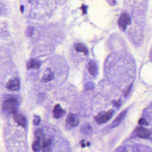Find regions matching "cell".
<instances>
[{
    "label": "cell",
    "instance_id": "4316f807",
    "mask_svg": "<svg viewBox=\"0 0 152 152\" xmlns=\"http://www.w3.org/2000/svg\"></svg>",
    "mask_w": 152,
    "mask_h": 152
},
{
    "label": "cell",
    "instance_id": "484cf974",
    "mask_svg": "<svg viewBox=\"0 0 152 152\" xmlns=\"http://www.w3.org/2000/svg\"><path fill=\"white\" fill-rule=\"evenodd\" d=\"M86 146V145L84 144V143H81V147L82 148H84Z\"/></svg>",
    "mask_w": 152,
    "mask_h": 152
},
{
    "label": "cell",
    "instance_id": "9c48e42d",
    "mask_svg": "<svg viewBox=\"0 0 152 152\" xmlns=\"http://www.w3.org/2000/svg\"><path fill=\"white\" fill-rule=\"evenodd\" d=\"M20 87V82L18 79H14L10 80L7 84L8 89L11 91H16L18 90Z\"/></svg>",
    "mask_w": 152,
    "mask_h": 152
},
{
    "label": "cell",
    "instance_id": "2e32d148",
    "mask_svg": "<svg viewBox=\"0 0 152 152\" xmlns=\"http://www.w3.org/2000/svg\"><path fill=\"white\" fill-rule=\"evenodd\" d=\"M45 133L42 129H39L36 130L35 132V138L43 142L45 139Z\"/></svg>",
    "mask_w": 152,
    "mask_h": 152
},
{
    "label": "cell",
    "instance_id": "ac0fdd59",
    "mask_svg": "<svg viewBox=\"0 0 152 152\" xmlns=\"http://www.w3.org/2000/svg\"><path fill=\"white\" fill-rule=\"evenodd\" d=\"M41 118L39 115H35L33 117V123L35 125H38L40 123Z\"/></svg>",
    "mask_w": 152,
    "mask_h": 152
},
{
    "label": "cell",
    "instance_id": "44dd1931",
    "mask_svg": "<svg viewBox=\"0 0 152 152\" xmlns=\"http://www.w3.org/2000/svg\"><path fill=\"white\" fill-rule=\"evenodd\" d=\"M33 32V28L32 27H29L26 30V34L28 37H31L32 35Z\"/></svg>",
    "mask_w": 152,
    "mask_h": 152
},
{
    "label": "cell",
    "instance_id": "3957f363",
    "mask_svg": "<svg viewBox=\"0 0 152 152\" xmlns=\"http://www.w3.org/2000/svg\"><path fill=\"white\" fill-rule=\"evenodd\" d=\"M79 123V116L74 113H69L66 121V128L67 129H71L77 126Z\"/></svg>",
    "mask_w": 152,
    "mask_h": 152
},
{
    "label": "cell",
    "instance_id": "8fae6325",
    "mask_svg": "<svg viewBox=\"0 0 152 152\" xmlns=\"http://www.w3.org/2000/svg\"><path fill=\"white\" fill-rule=\"evenodd\" d=\"M88 70L91 74L96 76L98 73V68L96 64L94 61H91L89 63Z\"/></svg>",
    "mask_w": 152,
    "mask_h": 152
},
{
    "label": "cell",
    "instance_id": "8992f818",
    "mask_svg": "<svg viewBox=\"0 0 152 152\" xmlns=\"http://www.w3.org/2000/svg\"><path fill=\"white\" fill-rule=\"evenodd\" d=\"M127 112L128 111L127 110L122 111L114 120L112 124V127L115 128V127H117V126H119L125 118V116L127 114Z\"/></svg>",
    "mask_w": 152,
    "mask_h": 152
},
{
    "label": "cell",
    "instance_id": "5b68a950",
    "mask_svg": "<svg viewBox=\"0 0 152 152\" xmlns=\"http://www.w3.org/2000/svg\"><path fill=\"white\" fill-rule=\"evenodd\" d=\"M131 21V20L129 16L127 14H124L119 18L118 20V24L123 30H125L126 29V26L130 24Z\"/></svg>",
    "mask_w": 152,
    "mask_h": 152
},
{
    "label": "cell",
    "instance_id": "cb8c5ba5",
    "mask_svg": "<svg viewBox=\"0 0 152 152\" xmlns=\"http://www.w3.org/2000/svg\"><path fill=\"white\" fill-rule=\"evenodd\" d=\"M81 9H82V10H83V14H86V13H87V7L84 6V5H83Z\"/></svg>",
    "mask_w": 152,
    "mask_h": 152
},
{
    "label": "cell",
    "instance_id": "ffe728a7",
    "mask_svg": "<svg viewBox=\"0 0 152 152\" xmlns=\"http://www.w3.org/2000/svg\"><path fill=\"white\" fill-rule=\"evenodd\" d=\"M95 84L92 82L88 83L85 85V88L86 90H92L94 89Z\"/></svg>",
    "mask_w": 152,
    "mask_h": 152
},
{
    "label": "cell",
    "instance_id": "7c38bea8",
    "mask_svg": "<svg viewBox=\"0 0 152 152\" xmlns=\"http://www.w3.org/2000/svg\"><path fill=\"white\" fill-rule=\"evenodd\" d=\"M81 131L84 135H90L92 133L93 129L89 124L85 123L82 126Z\"/></svg>",
    "mask_w": 152,
    "mask_h": 152
},
{
    "label": "cell",
    "instance_id": "d6986e66",
    "mask_svg": "<svg viewBox=\"0 0 152 152\" xmlns=\"http://www.w3.org/2000/svg\"><path fill=\"white\" fill-rule=\"evenodd\" d=\"M138 124L141 126H148V122L145 119L143 118H140L138 121Z\"/></svg>",
    "mask_w": 152,
    "mask_h": 152
},
{
    "label": "cell",
    "instance_id": "ba28073f",
    "mask_svg": "<svg viewBox=\"0 0 152 152\" xmlns=\"http://www.w3.org/2000/svg\"><path fill=\"white\" fill-rule=\"evenodd\" d=\"M15 121L20 126L26 128L27 126V121L25 117L21 114L17 113L14 115Z\"/></svg>",
    "mask_w": 152,
    "mask_h": 152
},
{
    "label": "cell",
    "instance_id": "4fadbf2b",
    "mask_svg": "<svg viewBox=\"0 0 152 152\" xmlns=\"http://www.w3.org/2000/svg\"><path fill=\"white\" fill-rule=\"evenodd\" d=\"M26 66L28 69H32V68L39 69L40 66V63L39 61L35 59H31L28 61Z\"/></svg>",
    "mask_w": 152,
    "mask_h": 152
},
{
    "label": "cell",
    "instance_id": "277c9868",
    "mask_svg": "<svg viewBox=\"0 0 152 152\" xmlns=\"http://www.w3.org/2000/svg\"><path fill=\"white\" fill-rule=\"evenodd\" d=\"M135 134L138 137L147 139L150 137L151 132L148 129L140 127L135 130Z\"/></svg>",
    "mask_w": 152,
    "mask_h": 152
},
{
    "label": "cell",
    "instance_id": "7a4b0ae2",
    "mask_svg": "<svg viewBox=\"0 0 152 152\" xmlns=\"http://www.w3.org/2000/svg\"><path fill=\"white\" fill-rule=\"evenodd\" d=\"M113 113V111L112 109L107 112H100L95 116V121L99 124L105 123L112 118Z\"/></svg>",
    "mask_w": 152,
    "mask_h": 152
},
{
    "label": "cell",
    "instance_id": "9a60e30c",
    "mask_svg": "<svg viewBox=\"0 0 152 152\" xmlns=\"http://www.w3.org/2000/svg\"><path fill=\"white\" fill-rule=\"evenodd\" d=\"M75 50L79 52H83L85 55H87L88 53V50L87 47L82 43H78L75 45Z\"/></svg>",
    "mask_w": 152,
    "mask_h": 152
},
{
    "label": "cell",
    "instance_id": "d4e9b609",
    "mask_svg": "<svg viewBox=\"0 0 152 152\" xmlns=\"http://www.w3.org/2000/svg\"><path fill=\"white\" fill-rule=\"evenodd\" d=\"M24 10V6L22 5V6H21V7H20V10H21V12L23 13V12Z\"/></svg>",
    "mask_w": 152,
    "mask_h": 152
},
{
    "label": "cell",
    "instance_id": "52a82bcc",
    "mask_svg": "<svg viewBox=\"0 0 152 152\" xmlns=\"http://www.w3.org/2000/svg\"><path fill=\"white\" fill-rule=\"evenodd\" d=\"M66 113V111L63 109L59 104L56 105L53 111V115L56 119H59Z\"/></svg>",
    "mask_w": 152,
    "mask_h": 152
},
{
    "label": "cell",
    "instance_id": "7402d4cb",
    "mask_svg": "<svg viewBox=\"0 0 152 152\" xmlns=\"http://www.w3.org/2000/svg\"><path fill=\"white\" fill-rule=\"evenodd\" d=\"M113 103L115 107L119 108L121 106V99H119L118 100H114L113 101Z\"/></svg>",
    "mask_w": 152,
    "mask_h": 152
},
{
    "label": "cell",
    "instance_id": "e0dca14e",
    "mask_svg": "<svg viewBox=\"0 0 152 152\" xmlns=\"http://www.w3.org/2000/svg\"><path fill=\"white\" fill-rule=\"evenodd\" d=\"M54 74L52 72L50 71L49 73L47 75H45L43 77H42V80L44 82L49 81L51 80L52 79H54Z\"/></svg>",
    "mask_w": 152,
    "mask_h": 152
},
{
    "label": "cell",
    "instance_id": "603a6c76",
    "mask_svg": "<svg viewBox=\"0 0 152 152\" xmlns=\"http://www.w3.org/2000/svg\"><path fill=\"white\" fill-rule=\"evenodd\" d=\"M116 152H127V151L125 148L120 147L116 149Z\"/></svg>",
    "mask_w": 152,
    "mask_h": 152
},
{
    "label": "cell",
    "instance_id": "6da1fadb",
    "mask_svg": "<svg viewBox=\"0 0 152 152\" xmlns=\"http://www.w3.org/2000/svg\"><path fill=\"white\" fill-rule=\"evenodd\" d=\"M19 103L16 99L10 97L4 100L2 104V109L5 113L15 115L17 113Z\"/></svg>",
    "mask_w": 152,
    "mask_h": 152
},
{
    "label": "cell",
    "instance_id": "30bf717a",
    "mask_svg": "<svg viewBox=\"0 0 152 152\" xmlns=\"http://www.w3.org/2000/svg\"><path fill=\"white\" fill-rule=\"evenodd\" d=\"M52 140L50 139H47L43 140L42 146V152H50L52 150Z\"/></svg>",
    "mask_w": 152,
    "mask_h": 152
},
{
    "label": "cell",
    "instance_id": "5bb4252c",
    "mask_svg": "<svg viewBox=\"0 0 152 152\" xmlns=\"http://www.w3.org/2000/svg\"><path fill=\"white\" fill-rule=\"evenodd\" d=\"M42 141L35 138L32 144L33 150L34 152H38L42 149Z\"/></svg>",
    "mask_w": 152,
    "mask_h": 152
}]
</instances>
